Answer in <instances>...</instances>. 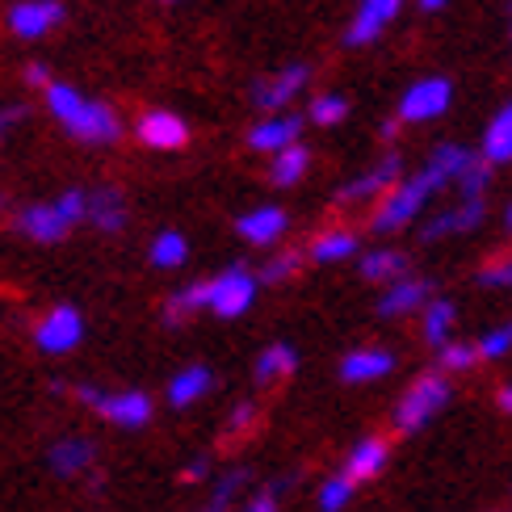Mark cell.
I'll list each match as a JSON object with an SVG mask.
<instances>
[{
	"instance_id": "cell-43",
	"label": "cell",
	"mask_w": 512,
	"mask_h": 512,
	"mask_svg": "<svg viewBox=\"0 0 512 512\" xmlns=\"http://www.w3.org/2000/svg\"><path fill=\"white\" fill-rule=\"evenodd\" d=\"M240 512H282V496H273L269 487H261V492H252V496L244 500Z\"/></svg>"
},
{
	"instance_id": "cell-50",
	"label": "cell",
	"mask_w": 512,
	"mask_h": 512,
	"mask_svg": "<svg viewBox=\"0 0 512 512\" xmlns=\"http://www.w3.org/2000/svg\"><path fill=\"white\" fill-rule=\"evenodd\" d=\"M164 5H177V0H164Z\"/></svg>"
},
{
	"instance_id": "cell-17",
	"label": "cell",
	"mask_w": 512,
	"mask_h": 512,
	"mask_svg": "<svg viewBox=\"0 0 512 512\" xmlns=\"http://www.w3.org/2000/svg\"><path fill=\"white\" fill-rule=\"evenodd\" d=\"M399 9H403V0H361L349 30H345V47H370V42L382 38V30L399 17Z\"/></svg>"
},
{
	"instance_id": "cell-20",
	"label": "cell",
	"mask_w": 512,
	"mask_h": 512,
	"mask_svg": "<svg viewBox=\"0 0 512 512\" xmlns=\"http://www.w3.org/2000/svg\"><path fill=\"white\" fill-rule=\"evenodd\" d=\"M387 462H391V441L387 437H361L353 450L345 454V466H340V475H345L349 483H370V479H378L382 471H387Z\"/></svg>"
},
{
	"instance_id": "cell-12",
	"label": "cell",
	"mask_w": 512,
	"mask_h": 512,
	"mask_svg": "<svg viewBox=\"0 0 512 512\" xmlns=\"http://www.w3.org/2000/svg\"><path fill=\"white\" fill-rule=\"evenodd\" d=\"M454 101V84L445 76H424L416 80L408 93L399 97V122H433L450 110Z\"/></svg>"
},
{
	"instance_id": "cell-49",
	"label": "cell",
	"mask_w": 512,
	"mask_h": 512,
	"mask_svg": "<svg viewBox=\"0 0 512 512\" xmlns=\"http://www.w3.org/2000/svg\"><path fill=\"white\" fill-rule=\"evenodd\" d=\"M0 215H5V194H0Z\"/></svg>"
},
{
	"instance_id": "cell-40",
	"label": "cell",
	"mask_w": 512,
	"mask_h": 512,
	"mask_svg": "<svg viewBox=\"0 0 512 512\" xmlns=\"http://www.w3.org/2000/svg\"><path fill=\"white\" fill-rule=\"evenodd\" d=\"M475 345H479V357L483 361L508 357L512 353V319H508V324H500V328H492V332H483V340H475Z\"/></svg>"
},
{
	"instance_id": "cell-1",
	"label": "cell",
	"mask_w": 512,
	"mask_h": 512,
	"mask_svg": "<svg viewBox=\"0 0 512 512\" xmlns=\"http://www.w3.org/2000/svg\"><path fill=\"white\" fill-rule=\"evenodd\" d=\"M42 105H47V114L63 126V135H72L84 147H114L126 135V126L110 101L80 93L68 80H51L47 89H42Z\"/></svg>"
},
{
	"instance_id": "cell-18",
	"label": "cell",
	"mask_w": 512,
	"mask_h": 512,
	"mask_svg": "<svg viewBox=\"0 0 512 512\" xmlns=\"http://www.w3.org/2000/svg\"><path fill=\"white\" fill-rule=\"evenodd\" d=\"M303 126H307V118H298V114H269L248 131V147L261 156H277V152H286V147L298 143Z\"/></svg>"
},
{
	"instance_id": "cell-19",
	"label": "cell",
	"mask_w": 512,
	"mask_h": 512,
	"mask_svg": "<svg viewBox=\"0 0 512 512\" xmlns=\"http://www.w3.org/2000/svg\"><path fill=\"white\" fill-rule=\"evenodd\" d=\"M395 353L391 349H378V345H366V349H353L349 357H340V382H349V387H366V382H378V378H387L395 374Z\"/></svg>"
},
{
	"instance_id": "cell-35",
	"label": "cell",
	"mask_w": 512,
	"mask_h": 512,
	"mask_svg": "<svg viewBox=\"0 0 512 512\" xmlns=\"http://www.w3.org/2000/svg\"><path fill=\"white\" fill-rule=\"evenodd\" d=\"M349 118V97L345 93H315L307 105V122L315 126H336Z\"/></svg>"
},
{
	"instance_id": "cell-2",
	"label": "cell",
	"mask_w": 512,
	"mask_h": 512,
	"mask_svg": "<svg viewBox=\"0 0 512 512\" xmlns=\"http://www.w3.org/2000/svg\"><path fill=\"white\" fill-rule=\"evenodd\" d=\"M84 215H89V189L72 185V189H63V194L51 198V202L21 206L13 215V231L21 240L38 244V248H55V244H63L84 223Z\"/></svg>"
},
{
	"instance_id": "cell-24",
	"label": "cell",
	"mask_w": 512,
	"mask_h": 512,
	"mask_svg": "<svg viewBox=\"0 0 512 512\" xmlns=\"http://www.w3.org/2000/svg\"><path fill=\"white\" fill-rule=\"evenodd\" d=\"M357 273H361V282H399V277H408L412 273V261H408V252H399V248H366L357 256Z\"/></svg>"
},
{
	"instance_id": "cell-46",
	"label": "cell",
	"mask_w": 512,
	"mask_h": 512,
	"mask_svg": "<svg viewBox=\"0 0 512 512\" xmlns=\"http://www.w3.org/2000/svg\"><path fill=\"white\" fill-rule=\"evenodd\" d=\"M416 5H420V13H441L450 0H416Z\"/></svg>"
},
{
	"instance_id": "cell-8",
	"label": "cell",
	"mask_w": 512,
	"mask_h": 512,
	"mask_svg": "<svg viewBox=\"0 0 512 512\" xmlns=\"http://www.w3.org/2000/svg\"><path fill=\"white\" fill-rule=\"evenodd\" d=\"M403 181V156L399 152H387L378 164H370L361 177H353V181H345L332 194V206H340V210H353V206H366V202H374V198H382V194H391V189Z\"/></svg>"
},
{
	"instance_id": "cell-7",
	"label": "cell",
	"mask_w": 512,
	"mask_h": 512,
	"mask_svg": "<svg viewBox=\"0 0 512 512\" xmlns=\"http://www.w3.org/2000/svg\"><path fill=\"white\" fill-rule=\"evenodd\" d=\"M84 332H89V328H84L80 307L59 303V307H51L47 315H38V324L30 328V340H34V349H38L42 357H68V353L80 349Z\"/></svg>"
},
{
	"instance_id": "cell-39",
	"label": "cell",
	"mask_w": 512,
	"mask_h": 512,
	"mask_svg": "<svg viewBox=\"0 0 512 512\" xmlns=\"http://www.w3.org/2000/svg\"><path fill=\"white\" fill-rule=\"evenodd\" d=\"M487 185H492V164H487L483 156H475L471 168L458 177V194L462 198H487Z\"/></svg>"
},
{
	"instance_id": "cell-16",
	"label": "cell",
	"mask_w": 512,
	"mask_h": 512,
	"mask_svg": "<svg viewBox=\"0 0 512 512\" xmlns=\"http://www.w3.org/2000/svg\"><path fill=\"white\" fill-rule=\"evenodd\" d=\"M93 231L101 236H122L126 223H131V206H126V194L118 185H93L89 189V215H84Z\"/></svg>"
},
{
	"instance_id": "cell-4",
	"label": "cell",
	"mask_w": 512,
	"mask_h": 512,
	"mask_svg": "<svg viewBox=\"0 0 512 512\" xmlns=\"http://www.w3.org/2000/svg\"><path fill=\"white\" fill-rule=\"evenodd\" d=\"M68 395L80 403V408H89L97 420L114 424V429H126V433L147 429V424H152V416H156L152 395L135 391V387H126V391H105V387H97V382H76V387H68Z\"/></svg>"
},
{
	"instance_id": "cell-45",
	"label": "cell",
	"mask_w": 512,
	"mask_h": 512,
	"mask_svg": "<svg viewBox=\"0 0 512 512\" xmlns=\"http://www.w3.org/2000/svg\"><path fill=\"white\" fill-rule=\"evenodd\" d=\"M496 408H500L504 416H512V382H504V387L496 391Z\"/></svg>"
},
{
	"instance_id": "cell-34",
	"label": "cell",
	"mask_w": 512,
	"mask_h": 512,
	"mask_svg": "<svg viewBox=\"0 0 512 512\" xmlns=\"http://www.w3.org/2000/svg\"><path fill=\"white\" fill-rule=\"evenodd\" d=\"M479 345L475 340H450L445 349H437V370L441 374H466V370H475L479 366Z\"/></svg>"
},
{
	"instance_id": "cell-38",
	"label": "cell",
	"mask_w": 512,
	"mask_h": 512,
	"mask_svg": "<svg viewBox=\"0 0 512 512\" xmlns=\"http://www.w3.org/2000/svg\"><path fill=\"white\" fill-rule=\"evenodd\" d=\"M256 403L252 399H240L236 408H231V416H227V424H223V441H244L252 429H256Z\"/></svg>"
},
{
	"instance_id": "cell-47",
	"label": "cell",
	"mask_w": 512,
	"mask_h": 512,
	"mask_svg": "<svg viewBox=\"0 0 512 512\" xmlns=\"http://www.w3.org/2000/svg\"><path fill=\"white\" fill-rule=\"evenodd\" d=\"M378 135H382V139H387V143H391V139L399 135V118H395V122H382V131H378Z\"/></svg>"
},
{
	"instance_id": "cell-51",
	"label": "cell",
	"mask_w": 512,
	"mask_h": 512,
	"mask_svg": "<svg viewBox=\"0 0 512 512\" xmlns=\"http://www.w3.org/2000/svg\"><path fill=\"white\" fill-rule=\"evenodd\" d=\"M206 512H219V508H206Z\"/></svg>"
},
{
	"instance_id": "cell-36",
	"label": "cell",
	"mask_w": 512,
	"mask_h": 512,
	"mask_svg": "<svg viewBox=\"0 0 512 512\" xmlns=\"http://www.w3.org/2000/svg\"><path fill=\"white\" fill-rule=\"evenodd\" d=\"M353 492H357V483H349L345 475H328L324 483H319V492H315V504L319 512H345L353 504Z\"/></svg>"
},
{
	"instance_id": "cell-29",
	"label": "cell",
	"mask_w": 512,
	"mask_h": 512,
	"mask_svg": "<svg viewBox=\"0 0 512 512\" xmlns=\"http://www.w3.org/2000/svg\"><path fill=\"white\" fill-rule=\"evenodd\" d=\"M475 156H479V152H471V147H462V143H437L424 164H429L433 173H441L445 185H458V177L466 173V168H471Z\"/></svg>"
},
{
	"instance_id": "cell-42",
	"label": "cell",
	"mask_w": 512,
	"mask_h": 512,
	"mask_svg": "<svg viewBox=\"0 0 512 512\" xmlns=\"http://www.w3.org/2000/svg\"><path fill=\"white\" fill-rule=\"evenodd\" d=\"M210 471H215V462H210V454H198V458H189V462L181 466V483H185V487L206 483V479H210Z\"/></svg>"
},
{
	"instance_id": "cell-23",
	"label": "cell",
	"mask_w": 512,
	"mask_h": 512,
	"mask_svg": "<svg viewBox=\"0 0 512 512\" xmlns=\"http://www.w3.org/2000/svg\"><path fill=\"white\" fill-rule=\"evenodd\" d=\"M361 256V236L349 227H328L307 244V261L315 265H340V261H357Z\"/></svg>"
},
{
	"instance_id": "cell-28",
	"label": "cell",
	"mask_w": 512,
	"mask_h": 512,
	"mask_svg": "<svg viewBox=\"0 0 512 512\" xmlns=\"http://www.w3.org/2000/svg\"><path fill=\"white\" fill-rule=\"evenodd\" d=\"M479 156L500 168V164H512V101L500 105L496 118L487 122V131H483V147H479Z\"/></svg>"
},
{
	"instance_id": "cell-27",
	"label": "cell",
	"mask_w": 512,
	"mask_h": 512,
	"mask_svg": "<svg viewBox=\"0 0 512 512\" xmlns=\"http://www.w3.org/2000/svg\"><path fill=\"white\" fill-rule=\"evenodd\" d=\"M198 311H206V277H198V282H185V286H177L173 294H168L164 307H160V319L168 328H181L185 319H194Z\"/></svg>"
},
{
	"instance_id": "cell-41",
	"label": "cell",
	"mask_w": 512,
	"mask_h": 512,
	"mask_svg": "<svg viewBox=\"0 0 512 512\" xmlns=\"http://www.w3.org/2000/svg\"><path fill=\"white\" fill-rule=\"evenodd\" d=\"M26 118H30V105H26V101H9V105H0V143H5V139H9V135H13Z\"/></svg>"
},
{
	"instance_id": "cell-31",
	"label": "cell",
	"mask_w": 512,
	"mask_h": 512,
	"mask_svg": "<svg viewBox=\"0 0 512 512\" xmlns=\"http://www.w3.org/2000/svg\"><path fill=\"white\" fill-rule=\"evenodd\" d=\"M147 261H152V269L173 273L189 261V240L181 236V231H160V236L147 244Z\"/></svg>"
},
{
	"instance_id": "cell-44",
	"label": "cell",
	"mask_w": 512,
	"mask_h": 512,
	"mask_svg": "<svg viewBox=\"0 0 512 512\" xmlns=\"http://www.w3.org/2000/svg\"><path fill=\"white\" fill-rule=\"evenodd\" d=\"M21 80H26L30 89H38V93H42V89H47V84H51L55 76H51L47 63H38V59H34V63H26V68H21Z\"/></svg>"
},
{
	"instance_id": "cell-52",
	"label": "cell",
	"mask_w": 512,
	"mask_h": 512,
	"mask_svg": "<svg viewBox=\"0 0 512 512\" xmlns=\"http://www.w3.org/2000/svg\"><path fill=\"white\" fill-rule=\"evenodd\" d=\"M496 512H504V508H496Z\"/></svg>"
},
{
	"instance_id": "cell-30",
	"label": "cell",
	"mask_w": 512,
	"mask_h": 512,
	"mask_svg": "<svg viewBox=\"0 0 512 512\" xmlns=\"http://www.w3.org/2000/svg\"><path fill=\"white\" fill-rule=\"evenodd\" d=\"M307 168H311V152L303 143H294V147H286V152H277L273 156V164H269V181L277 185V189H290V185H298L307 177Z\"/></svg>"
},
{
	"instance_id": "cell-5",
	"label": "cell",
	"mask_w": 512,
	"mask_h": 512,
	"mask_svg": "<svg viewBox=\"0 0 512 512\" xmlns=\"http://www.w3.org/2000/svg\"><path fill=\"white\" fill-rule=\"evenodd\" d=\"M450 399H454V382H450V374H441V370L420 374L412 387L399 395L395 412H391V429H395L399 437H416V433H424L445 408H450Z\"/></svg>"
},
{
	"instance_id": "cell-10",
	"label": "cell",
	"mask_w": 512,
	"mask_h": 512,
	"mask_svg": "<svg viewBox=\"0 0 512 512\" xmlns=\"http://www.w3.org/2000/svg\"><path fill=\"white\" fill-rule=\"evenodd\" d=\"M97 441L93 437H84V433H68V437H55L47 445V471L55 479H93L97 475Z\"/></svg>"
},
{
	"instance_id": "cell-21",
	"label": "cell",
	"mask_w": 512,
	"mask_h": 512,
	"mask_svg": "<svg viewBox=\"0 0 512 512\" xmlns=\"http://www.w3.org/2000/svg\"><path fill=\"white\" fill-rule=\"evenodd\" d=\"M290 231V215L282 206H256L236 219V236L248 240L252 248H273Z\"/></svg>"
},
{
	"instance_id": "cell-25",
	"label": "cell",
	"mask_w": 512,
	"mask_h": 512,
	"mask_svg": "<svg viewBox=\"0 0 512 512\" xmlns=\"http://www.w3.org/2000/svg\"><path fill=\"white\" fill-rule=\"evenodd\" d=\"M294 370H298V349L290 340H273V345H265L252 361V378L261 382V387H273V382L290 378Z\"/></svg>"
},
{
	"instance_id": "cell-37",
	"label": "cell",
	"mask_w": 512,
	"mask_h": 512,
	"mask_svg": "<svg viewBox=\"0 0 512 512\" xmlns=\"http://www.w3.org/2000/svg\"><path fill=\"white\" fill-rule=\"evenodd\" d=\"M475 286H483V290H512V252L479 265L475 269Z\"/></svg>"
},
{
	"instance_id": "cell-22",
	"label": "cell",
	"mask_w": 512,
	"mask_h": 512,
	"mask_svg": "<svg viewBox=\"0 0 512 512\" xmlns=\"http://www.w3.org/2000/svg\"><path fill=\"white\" fill-rule=\"evenodd\" d=\"M210 391H215V370L210 366H181L173 378H168L164 399L173 412H185V408H194V403H202Z\"/></svg>"
},
{
	"instance_id": "cell-33",
	"label": "cell",
	"mask_w": 512,
	"mask_h": 512,
	"mask_svg": "<svg viewBox=\"0 0 512 512\" xmlns=\"http://www.w3.org/2000/svg\"><path fill=\"white\" fill-rule=\"evenodd\" d=\"M248 483H252V471H248V466H227L223 475H215V487H210V508L227 512Z\"/></svg>"
},
{
	"instance_id": "cell-48",
	"label": "cell",
	"mask_w": 512,
	"mask_h": 512,
	"mask_svg": "<svg viewBox=\"0 0 512 512\" xmlns=\"http://www.w3.org/2000/svg\"><path fill=\"white\" fill-rule=\"evenodd\" d=\"M504 231H512V202L504 206Z\"/></svg>"
},
{
	"instance_id": "cell-14",
	"label": "cell",
	"mask_w": 512,
	"mask_h": 512,
	"mask_svg": "<svg viewBox=\"0 0 512 512\" xmlns=\"http://www.w3.org/2000/svg\"><path fill=\"white\" fill-rule=\"evenodd\" d=\"M135 139L147 152H181L189 143V122L173 110H143L135 118Z\"/></svg>"
},
{
	"instance_id": "cell-15",
	"label": "cell",
	"mask_w": 512,
	"mask_h": 512,
	"mask_svg": "<svg viewBox=\"0 0 512 512\" xmlns=\"http://www.w3.org/2000/svg\"><path fill=\"white\" fill-rule=\"evenodd\" d=\"M433 298V277H420V273H408L399 282L382 286L378 294V319H403V315H420L429 307Z\"/></svg>"
},
{
	"instance_id": "cell-3",
	"label": "cell",
	"mask_w": 512,
	"mask_h": 512,
	"mask_svg": "<svg viewBox=\"0 0 512 512\" xmlns=\"http://www.w3.org/2000/svg\"><path fill=\"white\" fill-rule=\"evenodd\" d=\"M441 189H445V177L424 164L416 177H403L391 194L378 198L374 215H370V231L374 236H395V231H403L408 223H416L424 215V206H429L433 194H441Z\"/></svg>"
},
{
	"instance_id": "cell-13",
	"label": "cell",
	"mask_w": 512,
	"mask_h": 512,
	"mask_svg": "<svg viewBox=\"0 0 512 512\" xmlns=\"http://www.w3.org/2000/svg\"><path fill=\"white\" fill-rule=\"evenodd\" d=\"M487 219V198H462L458 206L441 210V215L420 223V244H437L445 236H471Z\"/></svg>"
},
{
	"instance_id": "cell-32",
	"label": "cell",
	"mask_w": 512,
	"mask_h": 512,
	"mask_svg": "<svg viewBox=\"0 0 512 512\" xmlns=\"http://www.w3.org/2000/svg\"><path fill=\"white\" fill-rule=\"evenodd\" d=\"M303 265H307V248H282L256 269V277H261V286H282V282H290V277H298Z\"/></svg>"
},
{
	"instance_id": "cell-6",
	"label": "cell",
	"mask_w": 512,
	"mask_h": 512,
	"mask_svg": "<svg viewBox=\"0 0 512 512\" xmlns=\"http://www.w3.org/2000/svg\"><path fill=\"white\" fill-rule=\"evenodd\" d=\"M256 294H261V277L248 265H227L223 273L206 277V311L215 319H240L252 311Z\"/></svg>"
},
{
	"instance_id": "cell-9",
	"label": "cell",
	"mask_w": 512,
	"mask_h": 512,
	"mask_svg": "<svg viewBox=\"0 0 512 512\" xmlns=\"http://www.w3.org/2000/svg\"><path fill=\"white\" fill-rule=\"evenodd\" d=\"M307 80H311L307 63H286L282 72L252 80V84H248V101H252L261 114H286V105L307 89Z\"/></svg>"
},
{
	"instance_id": "cell-26",
	"label": "cell",
	"mask_w": 512,
	"mask_h": 512,
	"mask_svg": "<svg viewBox=\"0 0 512 512\" xmlns=\"http://www.w3.org/2000/svg\"><path fill=\"white\" fill-rule=\"evenodd\" d=\"M454 319H458V307H454V298H429V307L420 311V336H424V345L429 349H445L450 345V332H454Z\"/></svg>"
},
{
	"instance_id": "cell-11",
	"label": "cell",
	"mask_w": 512,
	"mask_h": 512,
	"mask_svg": "<svg viewBox=\"0 0 512 512\" xmlns=\"http://www.w3.org/2000/svg\"><path fill=\"white\" fill-rule=\"evenodd\" d=\"M68 21V5L63 0H17V5L5 13V26L13 38L21 42H38L51 30H59Z\"/></svg>"
}]
</instances>
